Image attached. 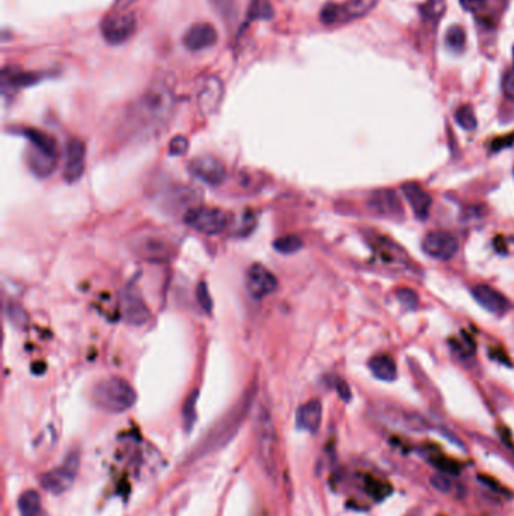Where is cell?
Here are the masks:
<instances>
[{"mask_svg": "<svg viewBox=\"0 0 514 516\" xmlns=\"http://www.w3.org/2000/svg\"><path fill=\"white\" fill-rule=\"evenodd\" d=\"M461 8L465 9L468 13H477L480 9L485 6L486 0H459Z\"/></svg>", "mask_w": 514, "mask_h": 516, "instance_id": "f35d334b", "label": "cell"}, {"mask_svg": "<svg viewBox=\"0 0 514 516\" xmlns=\"http://www.w3.org/2000/svg\"><path fill=\"white\" fill-rule=\"evenodd\" d=\"M397 299L406 310L412 311V310L418 308L419 299H418L417 291H413L412 289H400L397 291Z\"/></svg>", "mask_w": 514, "mask_h": 516, "instance_id": "d6a6232c", "label": "cell"}, {"mask_svg": "<svg viewBox=\"0 0 514 516\" xmlns=\"http://www.w3.org/2000/svg\"><path fill=\"white\" fill-rule=\"evenodd\" d=\"M119 311L121 319L132 326H144L151 319V311L135 286H130L121 293Z\"/></svg>", "mask_w": 514, "mask_h": 516, "instance_id": "8fae6325", "label": "cell"}, {"mask_svg": "<svg viewBox=\"0 0 514 516\" xmlns=\"http://www.w3.org/2000/svg\"><path fill=\"white\" fill-rule=\"evenodd\" d=\"M368 207L371 211H374L376 215L383 218H392V219H401L405 216V210H403L401 201L397 197L394 190L391 189H380L376 190L368 198Z\"/></svg>", "mask_w": 514, "mask_h": 516, "instance_id": "ac0fdd59", "label": "cell"}, {"mask_svg": "<svg viewBox=\"0 0 514 516\" xmlns=\"http://www.w3.org/2000/svg\"><path fill=\"white\" fill-rule=\"evenodd\" d=\"M137 394L124 378L112 376L100 381L93 390V402L109 414H123L135 406Z\"/></svg>", "mask_w": 514, "mask_h": 516, "instance_id": "3957f363", "label": "cell"}, {"mask_svg": "<svg viewBox=\"0 0 514 516\" xmlns=\"http://www.w3.org/2000/svg\"><path fill=\"white\" fill-rule=\"evenodd\" d=\"M255 441H257V454L261 468L273 479L276 472V454H278V437L273 420L267 408H261L257 426H255Z\"/></svg>", "mask_w": 514, "mask_h": 516, "instance_id": "5b68a950", "label": "cell"}, {"mask_svg": "<svg viewBox=\"0 0 514 516\" xmlns=\"http://www.w3.org/2000/svg\"><path fill=\"white\" fill-rule=\"evenodd\" d=\"M513 68H514V47H513Z\"/></svg>", "mask_w": 514, "mask_h": 516, "instance_id": "b9f144b4", "label": "cell"}, {"mask_svg": "<svg viewBox=\"0 0 514 516\" xmlns=\"http://www.w3.org/2000/svg\"><path fill=\"white\" fill-rule=\"evenodd\" d=\"M189 150V140L187 138L184 136H175L170 139L169 143V154L174 156V157H178V156H183L187 153Z\"/></svg>", "mask_w": 514, "mask_h": 516, "instance_id": "d590c367", "label": "cell"}, {"mask_svg": "<svg viewBox=\"0 0 514 516\" xmlns=\"http://www.w3.org/2000/svg\"><path fill=\"white\" fill-rule=\"evenodd\" d=\"M133 251L142 260L153 263H165L173 257L174 246L162 234L145 232V234H139L133 239Z\"/></svg>", "mask_w": 514, "mask_h": 516, "instance_id": "30bf717a", "label": "cell"}, {"mask_svg": "<svg viewBox=\"0 0 514 516\" xmlns=\"http://www.w3.org/2000/svg\"><path fill=\"white\" fill-rule=\"evenodd\" d=\"M421 11L428 23L436 25L447 11V2L445 0H428V2L422 6Z\"/></svg>", "mask_w": 514, "mask_h": 516, "instance_id": "4316f807", "label": "cell"}, {"mask_svg": "<svg viewBox=\"0 0 514 516\" xmlns=\"http://www.w3.org/2000/svg\"><path fill=\"white\" fill-rule=\"evenodd\" d=\"M8 319L18 329H25L29 323V316L26 310L22 305H18V303H9Z\"/></svg>", "mask_w": 514, "mask_h": 516, "instance_id": "83f0119b", "label": "cell"}, {"mask_svg": "<svg viewBox=\"0 0 514 516\" xmlns=\"http://www.w3.org/2000/svg\"><path fill=\"white\" fill-rule=\"evenodd\" d=\"M383 418L388 420V423L394 424V426L412 432H424L428 429L426 418H422L419 414L415 412L403 411L397 408H388L383 412Z\"/></svg>", "mask_w": 514, "mask_h": 516, "instance_id": "ffe728a7", "label": "cell"}, {"mask_svg": "<svg viewBox=\"0 0 514 516\" xmlns=\"http://www.w3.org/2000/svg\"><path fill=\"white\" fill-rule=\"evenodd\" d=\"M401 189L415 216L418 219H426L431 209V197L417 183H405Z\"/></svg>", "mask_w": 514, "mask_h": 516, "instance_id": "44dd1931", "label": "cell"}, {"mask_svg": "<svg viewBox=\"0 0 514 516\" xmlns=\"http://www.w3.org/2000/svg\"><path fill=\"white\" fill-rule=\"evenodd\" d=\"M273 15V8H271L269 0H254L249 8V20L257 18H270Z\"/></svg>", "mask_w": 514, "mask_h": 516, "instance_id": "1f68e13d", "label": "cell"}, {"mask_svg": "<svg viewBox=\"0 0 514 516\" xmlns=\"http://www.w3.org/2000/svg\"><path fill=\"white\" fill-rule=\"evenodd\" d=\"M210 4L225 22H233L236 17V0H210Z\"/></svg>", "mask_w": 514, "mask_h": 516, "instance_id": "f1b7e54d", "label": "cell"}, {"mask_svg": "<svg viewBox=\"0 0 514 516\" xmlns=\"http://www.w3.org/2000/svg\"><path fill=\"white\" fill-rule=\"evenodd\" d=\"M456 121H457V124L465 130L471 131L473 128H477V118H475V114H473V109L469 105L457 109Z\"/></svg>", "mask_w": 514, "mask_h": 516, "instance_id": "f546056e", "label": "cell"}, {"mask_svg": "<svg viewBox=\"0 0 514 516\" xmlns=\"http://www.w3.org/2000/svg\"><path fill=\"white\" fill-rule=\"evenodd\" d=\"M18 510L22 516H46L41 497L36 491H26L18 500Z\"/></svg>", "mask_w": 514, "mask_h": 516, "instance_id": "cb8c5ba5", "label": "cell"}, {"mask_svg": "<svg viewBox=\"0 0 514 516\" xmlns=\"http://www.w3.org/2000/svg\"><path fill=\"white\" fill-rule=\"evenodd\" d=\"M184 224L205 236H217L225 231L229 218L224 210L213 207H194L186 211Z\"/></svg>", "mask_w": 514, "mask_h": 516, "instance_id": "ba28073f", "label": "cell"}, {"mask_svg": "<svg viewBox=\"0 0 514 516\" xmlns=\"http://www.w3.org/2000/svg\"><path fill=\"white\" fill-rule=\"evenodd\" d=\"M196 299H198V303L201 305V308H203L205 312H211V310H213V299H211L207 282L201 281L198 284Z\"/></svg>", "mask_w": 514, "mask_h": 516, "instance_id": "836d02e7", "label": "cell"}, {"mask_svg": "<svg viewBox=\"0 0 514 516\" xmlns=\"http://www.w3.org/2000/svg\"><path fill=\"white\" fill-rule=\"evenodd\" d=\"M422 251L439 261H449L457 256L459 240L447 231H431L422 240Z\"/></svg>", "mask_w": 514, "mask_h": 516, "instance_id": "7c38bea8", "label": "cell"}, {"mask_svg": "<svg viewBox=\"0 0 514 516\" xmlns=\"http://www.w3.org/2000/svg\"><path fill=\"white\" fill-rule=\"evenodd\" d=\"M22 135L30 143L26 153V164L29 169L36 177H48L55 171L58 161L56 140L36 128H23Z\"/></svg>", "mask_w": 514, "mask_h": 516, "instance_id": "277c9868", "label": "cell"}, {"mask_svg": "<svg viewBox=\"0 0 514 516\" xmlns=\"http://www.w3.org/2000/svg\"><path fill=\"white\" fill-rule=\"evenodd\" d=\"M371 373L380 381L392 382L397 379V364L389 355H376L368 362Z\"/></svg>", "mask_w": 514, "mask_h": 516, "instance_id": "603a6c76", "label": "cell"}, {"mask_svg": "<svg viewBox=\"0 0 514 516\" xmlns=\"http://www.w3.org/2000/svg\"><path fill=\"white\" fill-rule=\"evenodd\" d=\"M219 39L217 30L211 23L199 22L191 25L183 37V44L189 52H203L205 48L213 47Z\"/></svg>", "mask_w": 514, "mask_h": 516, "instance_id": "e0dca14e", "label": "cell"}, {"mask_svg": "<svg viewBox=\"0 0 514 516\" xmlns=\"http://www.w3.org/2000/svg\"><path fill=\"white\" fill-rule=\"evenodd\" d=\"M337 390H338V394L339 397L344 400V402H349L351 399V392H350V388L347 383L344 381H337Z\"/></svg>", "mask_w": 514, "mask_h": 516, "instance_id": "ab89813d", "label": "cell"}, {"mask_svg": "<svg viewBox=\"0 0 514 516\" xmlns=\"http://www.w3.org/2000/svg\"><path fill=\"white\" fill-rule=\"evenodd\" d=\"M431 487L435 488L436 491H439L440 494H449L452 491V482L451 479H448L447 475L443 474H435L430 479Z\"/></svg>", "mask_w": 514, "mask_h": 516, "instance_id": "8d00e7d4", "label": "cell"}, {"mask_svg": "<svg viewBox=\"0 0 514 516\" xmlns=\"http://www.w3.org/2000/svg\"><path fill=\"white\" fill-rule=\"evenodd\" d=\"M189 169L198 180L208 186H220L226 180V168L213 156H198L190 161Z\"/></svg>", "mask_w": 514, "mask_h": 516, "instance_id": "4fadbf2b", "label": "cell"}, {"mask_svg": "<svg viewBox=\"0 0 514 516\" xmlns=\"http://www.w3.org/2000/svg\"><path fill=\"white\" fill-rule=\"evenodd\" d=\"M502 89H503V94H506V97L514 101V68H511L510 72L503 76Z\"/></svg>", "mask_w": 514, "mask_h": 516, "instance_id": "74e56055", "label": "cell"}, {"mask_svg": "<svg viewBox=\"0 0 514 516\" xmlns=\"http://www.w3.org/2000/svg\"><path fill=\"white\" fill-rule=\"evenodd\" d=\"M472 296L482 308L493 315H503L510 308L507 298L487 284H477L472 289Z\"/></svg>", "mask_w": 514, "mask_h": 516, "instance_id": "d6986e66", "label": "cell"}, {"mask_svg": "<svg viewBox=\"0 0 514 516\" xmlns=\"http://www.w3.org/2000/svg\"><path fill=\"white\" fill-rule=\"evenodd\" d=\"M445 39H447V44L451 48L461 50L463 46H465V43H466V32H465V29H463L459 25L449 27L448 32H447Z\"/></svg>", "mask_w": 514, "mask_h": 516, "instance_id": "4dcf8cb0", "label": "cell"}, {"mask_svg": "<svg viewBox=\"0 0 514 516\" xmlns=\"http://www.w3.org/2000/svg\"><path fill=\"white\" fill-rule=\"evenodd\" d=\"M86 166V147L82 140L74 138L68 143L62 176L67 183H76L82 178Z\"/></svg>", "mask_w": 514, "mask_h": 516, "instance_id": "2e32d148", "label": "cell"}, {"mask_svg": "<svg viewBox=\"0 0 514 516\" xmlns=\"http://www.w3.org/2000/svg\"><path fill=\"white\" fill-rule=\"evenodd\" d=\"M380 0H347L344 4H327L321 8L320 22L325 26L346 25L368 15Z\"/></svg>", "mask_w": 514, "mask_h": 516, "instance_id": "52a82bcc", "label": "cell"}, {"mask_svg": "<svg viewBox=\"0 0 514 516\" xmlns=\"http://www.w3.org/2000/svg\"><path fill=\"white\" fill-rule=\"evenodd\" d=\"M139 0H115L114 9H128L132 8Z\"/></svg>", "mask_w": 514, "mask_h": 516, "instance_id": "60d3db41", "label": "cell"}, {"mask_svg": "<svg viewBox=\"0 0 514 516\" xmlns=\"http://www.w3.org/2000/svg\"><path fill=\"white\" fill-rule=\"evenodd\" d=\"M273 248L278 252H280V254L290 256V254H295V252H297V251H300L302 248H304V240H302L296 234L282 236V237H279L273 242Z\"/></svg>", "mask_w": 514, "mask_h": 516, "instance_id": "d4e9b609", "label": "cell"}, {"mask_svg": "<svg viewBox=\"0 0 514 516\" xmlns=\"http://www.w3.org/2000/svg\"><path fill=\"white\" fill-rule=\"evenodd\" d=\"M175 97L173 89L165 82L151 85L132 109L130 123L139 131H156L163 127L174 112Z\"/></svg>", "mask_w": 514, "mask_h": 516, "instance_id": "6da1fadb", "label": "cell"}, {"mask_svg": "<svg viewBox=\"0 0 514 516\" xmlns=\"http://www.w3.org/2000/svg\"><path fill=\"white\" fill-rule=\"evenodd\" d=\"M4 76H9V79L4 77L5 84H11V86H20V88L34 85L39 80L38 74L29 73V72H18V70H11V72L5 70Z\"/></svg>", "mask_w": 514, "mask_h": 516, "instance_id": "484cf974", "label": "cell"}, {"mask_svg": "<svg viewBox=\"0 0 514 516\" xmlns=\"http://www.w3.org/2000/svg\"><path fill=\"white\" fill-rule=\"evenodd\" d=\"M137 30V18L128 9H114L107 13L100 25V32L110 46L127 43Z\"/></svg>", "mask_w": 514, "mask_h": 516, "instance_id": "8992f818", "label": "cell"}, {"mask_svg": "<svg viewBox=\"0 0 514 516\" xmlns=\"http://www.w3.org/2000/svg\"><path fill=\"white\" fill-rule=\"evenodd\" d=\"M225 86L220 77L208 76L198 91V107L204 117L215 115L224 100Z\"/></svg>", "mask_w": 514, "mask_h": 516, "instance_id": "9a60e30c", "label": "cell"}, {"mask_svg": "<svg viewBox=\"0 0 514 516\" xmlns=\"http://www.w3.org/2000/svg\"><path fill=\"white\" fill-rule=\"evenodd\" d=\"M80 467V454L77 451H72L65 458L60 467H56L44 472L39 479V483L44 491L52 495H60L72 488L76 480V475Z\"/></svg>", "mask_w": 514, "mask_h": 516, "instance_id": "9c48e42d", "label": "cell"}, {"mask_svg": "<svg viewBox=\"0 0 514 516\" xmlns=\"http://www.w3.org/2000/svg\"><path fill=\"white\" fill-rule=\"evenodd\" d=\"M321 416H323V408H321L320 400H309L297 409V428L309 433H316L321 424Z\"/></svg>", "mask_w": 514, "mask_h": 516, "instance_id": "7402d4cb", "label": "cell"}, {"mask_svg": "<svg viewBox=\"0 0 514 516\" xmlns=\"http://www.w3.org/2000/svg\"><path fill=\"white\" fill-rule=\"evenodd\" d=\"M196 399H198V392H194L191 396L187 399L184 409H183V418H184V426L187 430L191 429V426L195 424V408H196Z\"/></svg>", "mask_w": 514, "mask_h": 516, "instance_id": "e575fe53", "label": "cell"}, {"mask_svg": "<svg viewBox=\"0 0 514 516\" xmlns=\"http://www.w3.org/2000/svg\"><path fill=\"white\" fill-rule=\"evenodd\" d=\"M246 289L254 299H264L278 289V279L266 266L255 263L246 272Z\"/></svg>", "mask_w": 514, "mask_h": 516, "instance_id": "5bb4252c", "label": "cell"}, {"mask_svg": "<svg viewBox=\"0 0 514 516\" xmlns=\"http://www.w3.org/2000/svg\"><path fill=\"white\" fill-rule=\"evenodd\" d=\"M252 397L254 396H252L250 392L246 394V396L241 399L224 418L217 421L216 426L208 432L207 437L203 438V441L196 445L195 450L189 454L187 462H195L198 459H203L208 456V454L224 449L228 442L233 441L238 429L241 428V424L245 423L248 417Z\"/></svg>", "mask_w": 514, "mask_h": 516, "instance_id": "7a4b0ae2", "label": "cell"}]
</instances>
